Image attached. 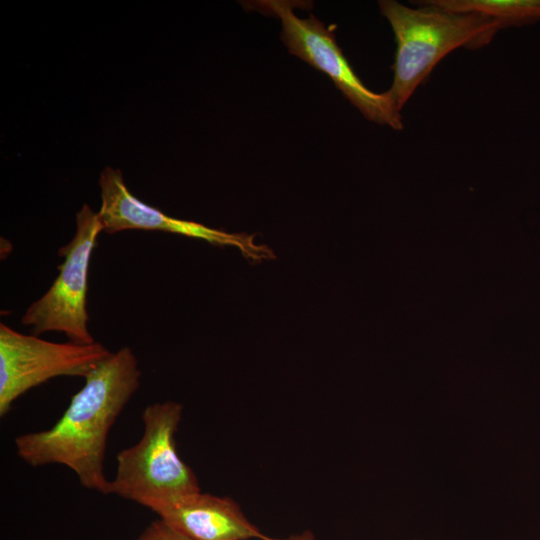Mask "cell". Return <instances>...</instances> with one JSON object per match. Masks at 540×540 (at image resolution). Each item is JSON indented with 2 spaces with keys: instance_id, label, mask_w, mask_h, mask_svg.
Listing matches in <instances>:
<instances>
[{
  "instance_id": "cell-1",
  "label": "cell",
  "mask_w": 540,
  "mask_h": 540,
  "mask_svg": "<svg viewBox=\"0 0 540 540\" xmlns=\"http://www.w3.org/2000/svg\"><path fill=\"white\" fill-rule=\"evenodd\" d=\"M138 360L122 347L100 362L86 377L64 413L49 429L27 432L14 440L18 457L32 467L64 465L82 487L109 495L104 474L108 434L140 386Z\"/></svg>"
},
{
  "instance_id": "cell-2",
  "label": "cell",
  "mask_w": 540,
  "mask_h": 540,
  "mask_svg": "<svg viewBox=\"0 0 540 540\" xmlns=\"http://www.w3.org/2000/svg\"><path fill=\"white\" fill-rule=\"evenodd\" d=\"M412 3L418 8L395 0L378 1L396 42L388 92L399 111L446 55L460 47L479 49L504 29L498 20L483 14L451 12L422 0Z\"/></svg>"
},
{
  "instance_id": "cell-3",
  "label": "cell",
  "mask_w": 540,
  "mask_h": 540,
  "mask_svg": "<svg viewBox=\"0 0 540 540\" xmlns=\"http://www.w3.org/2000/svg\"><path fill=\"white\" fill-rule=\"evenodd\" d=\"M182 414V404L171 400L144 408L143 435L136 444L117 454L109 495L115 494L157 513L200 492L195 473L176 450L175 434Z\"/></svg>"
},
{
  "instance_id": "cell-4",
  "label": "cell",
  "mask_w": 540,
  "mask_h": 540,
  "mask_svg": "<svg viewBox=\"0 0 540 540\" xmlns=\"http://www.w3.org/2000/svg\"><path fill=\"white\" fill-rule=\"evenodd\" d=\"M296 3L289 0H259L247 6L279 18L281 40L289 53L325 73L365 118L397 131L402 130L401 114L390 93H376L368 89L337 44L333 29L313 14L307 18L298 17L294 12V8L299 6Z\"/></svg>"
},
{
  "instance_id": "cell-5",
  "label": "cell",
  "mask_w": 540,
  "mask_h": 540,
  "mask_svg": "<svg viewBox=\"0 0 540 540\" xmlns=\"http://www.w3.org/2000/svg\"><path fill=\"white\" fill-rule=\"evenodd\" d=\"M103 224L88 204L76 213V231L58 254L64 257L59 274L50 288L25 311L21 322L34 335L54 331L64 333L69 341L91 344L88 330V269L93 249Z\"/></svg>"
},
{
  "instance_id": "cell-6",
  "label": "cell",
  "mask_w": 540,
  "mask_h": 540,
  "mask_svg": "<svg viewBox=\"0 0 540 540\" xmlns=\"http://www.w3.org/2000/svg\"><path fill=\"white\" fill-rule=\"evenodd\" d=\"M103 344L56 343L0 324V416L30 389L59 376L86 377L111 355Z\"/></svg>"
},
{
  "instance_id": "cell-7",
  "label": "cell",
  "mask_w": 540,
  "mask_h": 540,
  "mask_svg": "<svg viewBox=\"0 0 540 540\" xmlns=\"http://www.w3.org/2000/svg\"><path fill=\"white\" fill-rule=\"evenodd\" d=\"M101 206L97 212L104 231L113 234L125 230L164 231L197 238L215 245L252 247L250 238L230 234L203 224L170 217L137 199L127 188L119 169L106 166L99 178Z\"/></svg>"
},
{
  "instance_id": "cell-8",
  "label": "cell",
  "mask_w": 540,
  "mask_h": 540,
  "mask_svg": "<svg viewBox=\"0 0 540 540\" xmlns=\"http://www.w3.org/2000/svg\"><path fill=\"white\" fill-rule=\"evenodd\" d=\"M194 540H269L230 497L197 492L156 513Z\"/></svg>"
},
{
  "instance_id": "cell-9",
  "label": "cell",
  "mask_w": 540,
  "mask_h": 540,
  "mask_svg": "<svg viewBox=\"0 0 540 540\" xmlns=\"http://www.w3.org/2000/svg\"><path fill=\"white\" fill-rule=\"evenodd\" d=\"M443 10L479 13L498 20L503 28L540 21V0H422Z\"/></svg>"
},
{
  "instance_id": "cell-10",
  "label": "cell",
  "mask_w": 540,
  "mask_h": 540,
  "mask_svg": "<svg viewBox=\"0 0 540 540\" xmlns=\"http://www.w3.org/2000/svg\"><path fill=\"white\" fill-rule=\"evenodd\" d=\"M135 540H194L174 529L166 522L155 520L151 522Z\"/></svg>"
},
{
  "instance_id": "cell-11",
  "label": "cell",
  "mask_w": 540,
  "mask_h": 540,
  "mask_svg": "<svg viewBox=\"0 0 540 540\" xmlns=\"http://www.w3.org/2000/svg\"><path fill=\"white\" fill-rule=\"evenodd\" d=\"M269 540H316V539H315V536L313 535V533L311 531L306 530L301 534L292 535V536H290L288 538H284V539H272V538H270Z\"/></svg>"
}]
</instances>
